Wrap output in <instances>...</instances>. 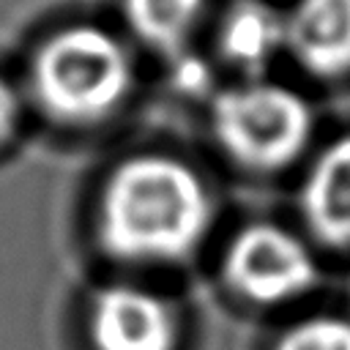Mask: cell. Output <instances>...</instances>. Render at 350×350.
<instances>
[{
    "label": "cell",
    "instance_id": "52a82bcc",
    "mask_svg": "<svg viewBox=\"0 0 350 350\" xmlns=\"http://www.w3.org/2000/svg\"><path fill=\"white\" fill-rule=\"evenodd\" d=\"M301 213L328 246H350V134L328 142L301 186Z\"/></svg>",
    "mask_w": 350,
    "mask_h": 350
},
{
    "label": "cell",
    "instance_id": "ba28073f",
    "mask_svg": "<svg viewBox=\"0 0 350 350\" xmlns=\"http://www.w3.org/2000/svg\"><path fill=\"white\" fill-rule=\"evenodd\" d=\"M224 57L252 74H260L279 52H284V14L262 0H241L221 25Z\"/></svg>",
    "mask_w": 350,
    "mask_h": 350
},
{
    "label": "cell",
    "instance_id": "8992f818",
    "mask_svg": "<svg viewBox=\"0 0 350 350\" xmlns=\"http://www.w3.org/2000/svg\"><path fill=\"white\" fill-rule=\"evenodd\" d=\"M284 52L314 77L350 71V0H298L284 14Z\"/></svg>",
    "mask_w": 350,
    "mask_h": 350
},
{
    "label": "cell",
    "instance_id": "8fae6325",
    "mask_svg": "<svg viewBox=\"0 0 350 350\" xmlns=\"http://www.w3.org/2000/svg\"><path fill=\"white\" fill-rule=\"evenodd\" d=\"M25 90L5 71H0V153L16 139L25 120Z\"/></svg>",
    "mask_w": 350,
    "mask_h": 350
},
{
    "label": "cell",
    "instance_id": "9c48e42d",
    "mask_svg": "<svg viewBox=\"0 0 350 350\" xmlns=\"http://www.w3.org/2000/svg\"><path fill=\"white\" fill-rule=\"evenodd\" d=\"M205 0H123V16L137 38L161 52L186 44L202 16Z\"/></svg>",
    "mask_w": 350,
    "mask_h": 350
},
{
    "label": "cell",
    "instance_id": "7a4b0ae2",
    "mask_svg": "<svg viewBox=\"0 0 350 350\" xmlns=\"http://www.w3.org/2000/svg\"><path fill=\"white\" fill-rule=\"evenodd\" d=\"M134 85L126 46L104 27L79 22L46 36L27 66L25 98L60 123H96L112 115Z\"/></svg>",
    "mask_w": 350,
    "mask_h": 350
},
{
    "label": "cell",
    "instance_id": "5b68a950",
    "mask_svg": "<svg viewBox=\"0 0 350 350\" xmlns=\"http://www.w3.org/2000/svg\"><path fill=\"white\" fill-rule=\"evenodd\" d=\"M90 339L96 350H175L178 317L145 287L109 284L93 298Z\"/></svg>",
    "mask_w": 350,
    "mask_h": 350
},
{
    "label": "cell",
    "instance_id": "277c9868",
    "mask_svg": "<svg viewBox=\"0 0 350 350\" xmlns=\"http://www.w3.org/2000/svg\"><path fill=\"white\" fill-rule=\"evenodd\" d=\"M224 276L254 304H284L304 295L317 279L309 246L287 227L257 221L235 232L224 252Z\"/></svg>",
    "mask_w": 350,
    "mask_h": 350
},
{
    "label": "cell",
    "instance_id": "30bf717a",
    "mask_svg": "<svg viewBox=\"0 0 350 350\" xmlns=\"http://www.w3.org/2000/svg\"><path fill=\"white\" fill-rule=\"evenodd\" d=\"M276 350H350V320L320 314L290 325Z\"/></svg>",
    "mask_w": 350,
    "mask_h": 350
},
{
    "label": "cell",
    "instance_id": "6da1fadb",
    "mask_svg": "<svg viewBox=\"0 0 350 350\" xmlns=\"http://www.w3.org/2000/svg\"><path fill=\"white\" fill-rule=\"evenodd\" d=\"M211 219V191L189 164L164 153H139L104 180L96 230L118 260L170 265L200 246Z\"/></svg>",
    "mask_w": 350,
    "mask_h": 350
},
{
    "label": "cell",
    "instance_id": "3957f363",
    "mask_svg": "<svg viewBox=\"0 0 350 350\" xmlns=\"http://www.w3.org/2000/svg\"><path fill=\"white\" fill-rule=\"evenodd\" d=\"M211 129L221 150L246 170L273 172L293 164L312 139V107L295 90L252 77L216 93Z\"/></svg>",
    "mask_w": 350,
    "mask_h": 350
}]
</instances>
